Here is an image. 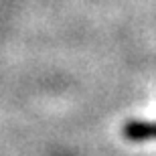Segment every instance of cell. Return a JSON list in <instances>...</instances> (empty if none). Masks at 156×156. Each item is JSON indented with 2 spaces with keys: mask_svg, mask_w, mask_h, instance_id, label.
<instances>
[{
  "mask_svg": "<svg viewBox=\"0 0 156 156\" xmlns=\"http://www.w3.org/2000/svg\"><path fill=\"white\" fill-rule=\"evenodd\" d=\"M124 138L130 142H146V140H156V122L146 120H126L122 126Z\"/></svg>",
  "mask_w": 156,
  "mask_h": 156,
  "instance_id": "cell-1",
  "label": "cell"
}]
</instances>
